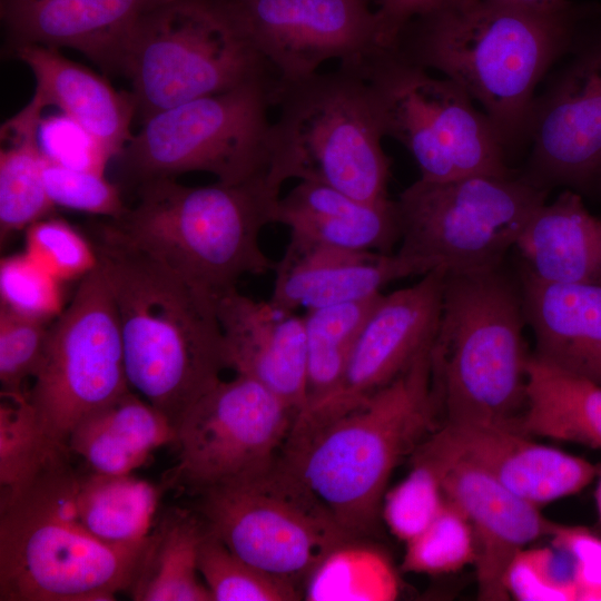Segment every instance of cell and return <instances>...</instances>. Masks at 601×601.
Masks as SVG:
<instances>
[{
	"instance_id": "obj_1",
	"label": "cell",
	"mask_w": 601,
	"mask_h": 601,
	"mask_svg": "<svg viewBox=\"0 0 601 601\" xmlns=\"http://www.w3.org/2000/svg\"><path fill=\"white\" fill-rule=\"evenodd\" d=\"M592 6L538 12L462 0L412 20L390 48L477 100L504 147L528 138L535 89L568 51Z\"/></svg>"
},
{
	"instance_id": "obj_2",
	"label": "cell",
	"mask_w": 601,
	"mask_h": 601,
	"mask_svg": "<svg viewBox=\"0 0 601 601\" xmlns=\"http://www.w3.org/2000/svg\"><path fill=\"white\" fill-rule=\"evenodd\" d=\"M93 248L109 287L135 388L176 427L227 368L216 299L105 221Z\"/></svg>"
},
{
	"instance_id": "obj_3",
	"label": "cell",
	"mask_w": 601,
	"mask_h": 601,
	"mask_svg": "<svg viewBox=\"0 0 601 601\" xmlns=\"http://www.w3.org/2000/svg\"><path fill=\"white\" fill-rule=\"evenodd\" d=\"M68 454H53L0 503L1 601H110L135 582L149 535L112 544L88 532L77 510L80 474Z\"/></svg>"
},
{
	"instance_id": "obj_4",
	"label": "cell",
	"mask_w": 601,
	"mask_h": 601,
	"mask_svg": "<svg viewBox=\"0 0 601 601\" xmlns=\"http://www.w3.org/2000/svg\"><path fill=\"white\" fill-rule=\"evenodd\" d=\"M279 198L266 179L185 186L159 178L139 184L137 201L106 223L217 300L245 275L274 270L259 236L276 223Z\"/></svg>"
},
{
	"instance_id": "obj_5",
	"label": "cell",
	"mask_w": 601,
	"mask_h": 601,
	"mask_svg": "<svg viewBox=\"0 0 601 601\" xmlns=\"http://www.w3.org/2000/svg\"><path fill=\"white\" fill-rule=\"evenodd\" d=\"M431 345L388 385L279 456L354 538L375 526L394 469L435 425Z\"/></svg>"
},
{
	"instance_id": "obj_6",
	"label": "cell",
	"mask_w": 601,
	"mask_h": 601,
	"mask_svg": "<svg viewBox=\"0 0 601 601\" xmlns=\"http://www.w3.org/2000/svg\"><path fill=\"white\" fill-rule=\"evenodd\" d=\"M525 325L521 287L501 266L446 273L431 345L445 423L516 427L526 404Z\"/></svg>"
},
{
	"instance_id": "obj_7",
	"label": "cell",
	"mask_w": 601,
	"mask_h": 601,
	"mask_svg": "<svg viewBox=\"0 0 601 601\" xmlns=\"http://www.w3.org/2000/svg\"><path fill=\"white\" fill-rule=\"evenodd\" d=\"M270 129L268 180L276 189L289 179L326 184L365 203L388 199L391 160L368 85L338 66L295 81L277 80Z\"/></svg>"
},
{
	"instance_id": "obj_8",
	"label": "cell",
	"mask_w": 601,
	"mask_h": 601,
	"mask_svg": "<svg viewBox=\"0 0 601 601\" xmlns=\"http://www.w3.org/2000/svg\"><path fill=\"white\" fill-rule=\"evenodd\" d=\"M120 75L131 83L141 121L199 97L276 78L211 0H168L144 13L126 42Z\"/></svg>"
},
{
	"instance_id": "obj_9",
	"label": "cell",
	"mask_w": 601,
	"mask_h": 601,
	"mask_svg": "<svg viewBox=\"0 0 601 601\" xmlns=\"http://www.w3.org/2000/svg\"><path fill=\"white\" fill-rule=\"evenodd\" d=\"M276 81L254 80L148 117L119 156L127 174L137 185L193 171L225 184L269 183Z\"/></svg>"
},
{
	"instance_id": "obj_10",
	"label": "cell",
	"mask_w": 601,
	"mask_h": 601,
	"mask_svg": "<svg viewBox=\"0 0 601 601\" xmlns=\"http://www.w3.org/2000/svg\"><path fill=\"white\" fill-rule=\"evenodd\" d=\"M549 190L525 175L418 178L395 200L401 239L396 252L428 273H465L502 266Z\"/></svg>"
},
{
	"instance_id": "obj_11",
	"label": "cell",
	"mask_w": 601,
	"mask_h": 601,
	"mask_svg": "<svg viewBox=\"0 0 601 601\" xmlns=\"http://www.w3.org/2000/svg\"><path fill=\"white\" fill-rule=\"evenodd\" d=\"M368 85L384 137L413 156L422 179L505 176L504 145L472 98L449 78H434L391 49L349 66Z\"/></svg>"
},
{
	"instance_id": "obj_12",
	"label": "cell",
	"mask_w": 601,
	"mask_h": 601,
	"mask_svg": "<svg viewBox=\"0 0 601 601\" xmlns=\"http://www.w3.org/2000/svg\"><path fill=\"white\" fill-rule=\"evenodd\" d=\"M27 397L50 445L68 450L73 428L130 391L115 304L97 266L49 326Z\"/></svg>"
},
{
	"instance_id": "obj_13",
	"label": "cell",
	"mask_w": 601,
	"mask_h": 601,
	"mask_svg": "<svg viewBox=\"0 0 601 601\" xmlns=\"http://www.w3.org/2000/svg\"><path fill=\"white\" fill-rule=\"evenodd\" d=\"M197 513L235 554L294 583L338 545L343 530L304 484L277 463L246 482L197 494Z\"/></svg>"
},
{
	"instance_id": "obj_14",
	"label": "cell",
	"mask_w": 601,
	"mask_h": 601,
	"mask_svg": "<svg viewBox=\"0 0 601 601\" xmlns=\"http://www.w3.org/2000/svg\"><path fill=\"white\" fill-rule=\"evenodd\" d=\"M296 413L244 375L220 380L176 425L170 483L194 494L255 479L278 461Z\"/></svg>"
},
{
	"instance_id": "obj_15",
	"label": "cell",
	"mask_w": 601,
	"mask_h": 601,
	"mask_svg": "<svg viewBox=\"0 0 601 601\" xmlns=\"http://www.w3.org/2000/svg\"><path fill=\"white\" fill-rule=\"evenodd\" d=\"M560 61L533 101L524 175L578 193L601 184V10L592 8Z\"/></svg>"
},
{
	"instance_id": "obj_16",
	"label": "cell",
	"mask_w": 601,
	"mask_h": 601,
	"mask_svg": "<svg viewBox=\"0 0 601 601\" xmlns=\"http://www.w3.org/2000/svg\"><path fill=\"white\" fill-rule=\"evenodd\" d=\"M279 81L354 66L378 42L374 0H211Z\"/></svg>"
},
{
	"instance_id": "obj_17",
	"label": "cell",
	"mask_w": 601,
	"mask_h": 601,
	"mask_svg": "<svg viewBox=\"0 0 601 601\" xmlns=\"http://www.w3.org/2000/svg\"><path fill=\"white\" fill-rule=\"evenodd\" d=\"M445 275L444 268H436L414 285L382 295L339 382L296 415L283 452L299 447L388 385L432 343L442 308Z\"/></svg>"
},
{
	"instance_id": "obj_18",
	"label": "cell",
	"mask_w": 601,
	"mask_h": 601,
	"mask_svg": "<svg viewBox=\"0 0 601 601\" xmlns=\"http://www.w3.org/2000/svg\"><path fill=\"white\" fill-rule=\"evenodd\" d=\"M414 454L435 466L445 499L454 503L471 524L480 599L509 600L504 580L512 560L528 544L549 535L553 522L541 514L539 506L474 465L439 455L423 444Z\"/></svg>"
},
{
	"instance_id": "obj_19",
	"label": "cell",
	"mask_w": 601,
	"mask_h": 601,
	"mask_svg": "<svg viewBox=\"0 0 601 601\" xmlns=\"http://www.w3.org/2000/svg\"><path fill=\"white\" fill-rule=\"evenodd\" d=\"M423 445L476 466L539 508L582 491L600 466L503 425L444 423Z\"/></svg>"
},
{
	"instance_id": "obj_20",
	"label": "cell",
	"mask_w": 601,
	"mask_h": 601,
	"mask_svg": "<svg viewBox=\"0 0 601 601\" xmlns=\"http://www.w3.org/2000/svg\"><path fill=\"white\" fill-rule=\"evenodd\" d=\"M227 368L260 383L296 415L307 402L304 315L237 290L216 300ZM296 417V416H295Z\"/></svg>"
},
{
	"instance_id": "obj_21",
	"label": "cell",
	"mask_w": 601,
	"mask_h": 601,
	"mask_svg": "<svg viewBox=\"0 0 601 601\" xmlns=\"http://www.w3.org/2000/svg\"><path fill=\"white\" fill-rule=\"evenodd\" d=\"M168 0H0L12 50L24 45L79 51L105 72L120 73L138 19Z\"/></svg>"
},
{
	"instance_id": "obj_22",
	"label": "cell",
	"mask_w": 601,
	"mask_h": 601,
	"mask_svg": "<svg viewBox=\"0 0 601 601\" xmlns=\"http://www.w3.org/2000/svg\"><path fill=\"white\" fill-rule=\"evenodd\" d=\"M273 272L269 299L293 312L368 298L394 280L426 274L421 264L397 253L352 250L292 238Z\"/></svg>"
},
{
	"instance_id": "obj_23",
	"label": "cell",
	"mask_w": 601,
	"mask_h": 601,
	"mask_svg": "<svg viewBox=\"0 0 601 601\" xmlns=\"http://www.w3.org/2000/svg\"><path fill=\"white\" fill-rule=\"evenodd\" d=\"M33 73L36 90L28 102L43 111L57 107L80 127L109 159L119 157L132 138L136 105L131 93L115 90L90 69L66 58L59 49L24 45L11 50Z\"/></svg>"
},
{
	"instance_id": "obj_24",
	"label": "cell",
	"mask_w": 601,
	"mask_h": 601,
	"mask_svg": "<svg viewBox=\"0 0 601 601\" xmlns=\"http://www.w3.org/2000/svg\"><path fill=\"white\" fill-rule=\"evenodd\" d=\"M533 356L601 385V284H560L522 273Z\"/></svg>"
},
{
	"instance_id": "obj_25",
	"label": "cell",
	"mask_w": 601,
	"mask_h": 601,
	"mask_svg": "<svg viewBox=\"0 0 601 601\" xmlns=\"http://www.w3.org/2000/svg\"><path fill=\"white\" fill-rule=\"evenodd\" d=\"M276 223L304 243L392 254L401 228L395 200L365 203L313 180H298L280 197Z\"/></svg>"
},
{
	"instance_id": "obj_26",
	"label": "cell",
	"mask_w": 601,
	"mask_h": 601,
	"mask_svg": "<svg viewBox=\"0 0 601 601\" xmlns=\"http://www.w3.org/2000/svg\"><path fill=\"white\" fill-rule=\"evenodd\" d=\"M523 273L546 283L601 284V219L568 189L530 218L515 246Z\"/></svg>"
},
{
	"instance_id": "obj_27",
	"label": "cell",
	"mask_w": 601,
	"mask_h": 601,
	"mask_svg": "<svg viewBox=\"0 0 601 601\" xmlns=\"http://www.w3.org/2000/svg\"><path fill=\"white\" fill-rule=\"evenodd\" d=\"M175 441L173 423L128 391L85 417L71 432L67 447L92 472L130 474L156 449Z\"/></svg>"
},
{
	"instance_id": "obj_28",
	"label": "cell",
	"mask_w": 601,
	"mask_h": 601,
	"mask_svg": "<svg viewBox=\"0 0 601 601\" xmlns=\"http://www.w3.org/2000/svg\"><path fill=\"white\" fill-rule=\"evenodd\" d=\"M515 428L601 450V385L530 356L526 404Z\"/></svg>"
},
{
	"instance_id": "obj_29",
	"label": "cell",
	"mask_w": 601,
	"mask_h": 601,
	"mask_svg": "<svg viewBox=\"0 0 601 601\" xmlns=\"http://www.w3.org/2000/svg\"><path fill=\"white\" fill-rule=\"evenodd\" d=\"M207 526L198 513L174 510L149 533L130 588L138 601H214L198 579V554Z\"/></svg>"
},
{
	"instance_id": "obj_30",
	"label": "cell",
	"mask_w": 601,
	"mask_h": 601,
	"mask_svg": "<svg viewBox=\"0 0 601 601\" xmlns=\"http://www.w3.org/2000/svg\"><path fill=\"white\" fill-rule=\"evenodd\" d=\"M41 120V112L26 105L0 128L1 242L43 219L55 207L42 175Z\"/></svg>"
},
{
	"instance_id": "obj_31",
	"label": "cell",
	"mask_w": 601,
	"mask_h": 601,
	"mask_svg": "<svg viewBox=\"0 0 601 601\" xmlns=\"http://www.w3.org/2000/svg\"><path fill=\"white\" fill-rule=\"evenodd\" d=\"M159 497V487L146 480L90 471L79 475V521L102 541L135 543L149 535Z\"/></svg>"
},
{
	"instance_id": "obj_32",
	"label": "cell",
	"mask_w": 601,
	"mask_h": 601,
	"mask_svg": "<svg viewBox=\"0 0 601 601\" xmlns=\"http://www.w3.org/2000/svg\"><path fill=\"white\" fill-rule=\"evenodd\" d=\"M383 293L354 302L306 311V406L328 394L339 382L354 345ZM304 407V408H305Z\"/></svg>"
},
{
	"instance_id": "obj_33",
	"label": "cell",
	"mask_w": 601,
	"mask_h": 601,
	"mask_svg": "<svg viewBox=\"0 0 601 601\" xmlns=\"http://www.w3.org/2000/svg\"><path fill=\"white\" fill-rule=\"evenodd\" d=\"M398 592V577L388 558L354 539L331 551L311 572L305 599L392 601Z\"/></svg>"
},
{
	"instance_id": "obj_34",
	"label": "cell",
	"mask_w": 601,
	"mask_h": 601,
	"mask_svg": "<svg viewBox=\"0 0 601 601\" xmlns=\"http://www.w3.org/2000/svg\"><path fill=\"white\" fill-rule=\"evenodd\" d=\"M58 451L48 442L27 392L1 393L0 503L21 491Z\"/></svg>"
},
{
	"instance_id": "obj_35",
	"label": "cell",
	"mask_w": 601,
	"mask_h": 601,
	"mask_svg": "<svg viewBox=\"0 0 601 601\" xmlns=\"http://www.w3.org/2000/svg\"><path fill=\"white\" fill-rule=\"evenodd\" d=\"M198 570L214 601L299 599L296 583L245 561L229 550L208 528L199 548Z\"/></svg>"
},
{
	"instance_id": "obj_36",
	"label": "cell",
	"mask_w": 601,
	"mask_h": 601,
	"mask_svg": "<svg viewBox=\"0 0 601 601\" xmlns=\"http://www.w3.org/2000/svg\"><path fill=\"white\" fill-rule=\"evenodd\" d=\"M475 561V541L465 514L449 500L418 535L405 543L404 572L446 574Z\"/></svg>"
},
{
	"instance_id": "obj_37",
	"label": "cell",
	"mask_w": 601,
	"mask_h": 601,
	"mask_svg": "<svg viewBox=\"0 0 601 601\" xmlns=\"http://www.w3.org/2000/svg\"><path fill=\"white\" fill-rule=\"evenodd\" d=\"M445 501L435 466L414 454L410 473L385 492L381 514L391 533L406 543L431 524Z\"/></svg>"
},
{
	"instance_id": "obj_38",
	"label": "cell",
	"mask_w": 601,
	"mask_h": 601,
	"mask_svg": "<svg viewBox=\"0 0 601 601\" xmlns=\"http://www.w3.org/2000/svg\"><path fill=\"white\" fill-rule=\"evenodd\" d=\"M504 583L509 595L520 601L578 600L571 561L552 545L521 550Z\"/></svg>"
},
{
	"instance_id": "obj_39",
	"label": "cell",
	"mask_w": 601,
	"mask_h": 601,
	"mask_svg": "<svg viewBox=\"0 0 601 601\" xmlns=\"http://www.w3.org/2000/svg\"><path fill=\"white\" fill-rule=\"evenodd\" d=\"M26 253L59 282L82 278L98 266L93 245L61 219H40L27 228Z\"/></svg>"
},
{
	"instance_id": "obj_40",
	"label": "cell",
	"mask_w": 601,
	"mask_h": 601,
	"mask_svg": "<svg viewBox=\"0 0 601 601\" xmlns=\"http://www.w3.org/2000/svg\"><path fill=\"white\" fill-rule=\"evenodd\" d=\"M49 324L46 321L0 307L1 393H24V382L33 377L43 356Z\"/></svg>"
},
{
	"instance_id": "obj_41",
	"label": "cell",
	"mask_w": 601,
	"mask_h": 601,
	"mask_svg": "<svg viewBox=\"0 0 601 601\" xmlns=\"http://www.w3.org/2000/svg\"><path fill=\"white\" fill-rule=\"evenodd\" d=\"M60 282L26 252L0 263L1 305L33 318L49 322L62 308Z\"/></svg>"
},
{
	"instance_id": "obj_42",
	"label": "cell",
	"mask_w": 601,
	"mask_h": 601,
	"mask_svg": "<svg viewBox=\"0 0 601 601\" xmlns=\"http://www.w3.org/2000/svg\"><path fill=\"white\" fill-rule=\"evenodd\" d=\"M42 175L48 196L55 206L108 219L121 217L128 207L118 187L105 174L63 166L45 156Z\"/></svg>"
},
{
	"instance_id": "obj_43",
	"label": "cell",
	"mask_w": 601,
	"mask_h": 601,
	"mask_svg": "<svg viewBox=\"0 0 601 601\" xmlns=\"http://www.w3.org/2000/svg\"><path fill=\"white\" fill-rule=\"evenodd\" d=\"M551 545L568 556L579 601H591L601 591V538L583 526L553 523Z\"/></svg>"
},
{
	"instance_id": "obj_44",
	"label": "cell",
	"mask_w": 601,
	"mask_h": 601,
	"mask_svg": "<svg viewBox=\"0 0 601 601\" xmlns=\"http://www.w3.org/2000/svg\"><path fill=\"white\" fill-rule=\"evenodd\" d=\"M40 147L46 157L63 166L105 174L109 158L80 127L67 117L41 120Z\"/></svg>"
},
{
	"instance_id": "obj_45",
	"label": "cell",
	"mask_w": 601,
	"mask_h": 601,
	"mask_svg": "<svg viewBox=\"0 0 601 601\" xmlns=\"http://www.w3.org/2000/svg\"><path fill=\"white\" fill-rule=\"evenodd\" d=\"M460 1L462 0H374L381 48H392L412 20Z\"/></svg>"
},
{
	"instance_id": "obj_46",
	"label": "cell",
	"mask_w": 601,
	"mask_h": 601,
	"mask_svg": "<svg viewBox=\"0 0 601 601\" xmlns=\"http://www.w3.org/2000/svg\"><path fill=\"white\" fill-rule=\"evenodd\" d=\"M505 6H510L518 9L538 11V12H552L561 10L570 4L566 0H494Z\"/></svg>"
},
{
	"instance_id": "obj_47",
	"label": "cell",
	"mask_w": 601,
	"mask_h": 601,
	"mask_svg": "<svg viewBox=\"0 0 601 601\" xmlns=\"http://www.w3.org/2000/svg\"><path fill=\"white\" fill-rule=\"evenodd\" d=\"M597 477H598V485L595 490V504H597L599 520L601 523V465L599 466V473Z\"/></svg>"
}]
</instances>
